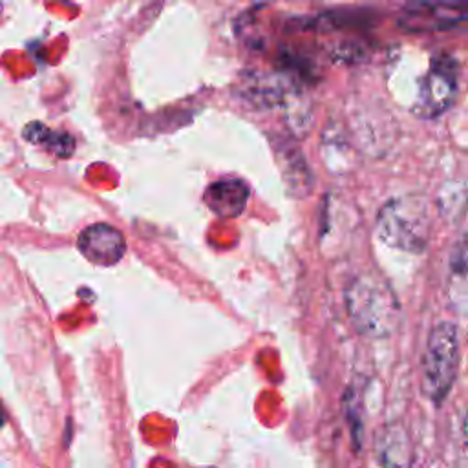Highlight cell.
<instances>
[{"label": "cell", "mask_w": 468, "mask_h": 468, "mask_svg": "<svg viewBox=\"0 0 468 468\" xmlns=\"http://www.w3.org/2000/svg\"><path fill=\"white\" fill-rule=\"evenodd\" d=\"M457 77L459 68L455 58L448 55L433 58L422 80L415 113L422 119H435L442 115L446 110H450L457 97Z\"/></svg>", "instance_id": "4"}, {"label": "cell", "mask_w": 468, "mask_h": 468, "mask_svg": "<svg viewBox=\"0 0 468 468\" xmlns=\"http://www.w3.org/2000/svg\"><path fill=\"white\" fill-rule=\"evenodd\" d=\"M77 249L88 261L112 267L122 260L126 252V241L119 229L108 223H93L82 229L79 234Z\"/></svg>", "instance_id": "5"}, {"label": "cell", "mask_w": 468, "mask_h": 468, "mask_svg": "<svg viewBox=\"0 0 468 468\" xmlns=\"http://www.w3.org/2000/svg\"><path fill=\"white\" fill-rule=\"evenodd\" d=\"M24 137L35 144H42L49 152H53L58 157H68L75 150V141L69 133L55 132L44 126L42 122H31L24 128Z\"/></svg>", "instance_id": "10"}, {"label": "cell", "mask_w": 468, "mask_h": 468, "mask_svg": "<svg viewBox=\"0 0 468 468\" xmlns=\"http://www.w3.org/2000/svg\"><path fill=\"white\" fill-rule=\"evenodd\" d=\"M439 207L446 218L457 216L455 207L463 212L464 210V185L459 183V188H455V181H453V183L442 186L441 197H439Z\"/></svg>", "instance_id": "12"}, {"label": "cell", "mask_w": 468, "mask_h": 468, "mask_svg": "<svg viewBox=\"0 0 468 468\" xmlns=\"http://www.w3.org/2000/svg\"><path fill=\"white\" fill-rule=\"evenodd\" d=\"M344 300L355 329L364 336L384 338L395 331L400 303L386 280L360 274L349 282Z\"/></svg>", "instance_id": "1"}, {"label": "cell", "mask_w": 468, "mask_h": 468, "mask_svg": "<svg viewBox=\"0 0 468 468\" xmlns=\"http://www.w3.org/2000/svg\"><path fill=\"white\" fill-rule=\"evenodd\" d=\"M5 424V411L2 408V402H0V428Z\"/></svg>", "instance_id": "13"}, {"label": "cell", "mask_w": 468, "mask_h": 468, "mask_svg": "<svg viewBox=\"0 0 468 468\" xmlns=\"http://www.w3.org/2000/svg\"><path fill=\"white\" fill-rule=\"evenodd\" d=\"M466 238L464 234L453 243L448 260V298L452 309L459 314L466 311Z\"/></svg>", "instance_id": "8"}, {"label": "cell", "mask_w": 468, "mask_h": 468, "mask_svg": "<svg viewBox=\"0 0 468 468\" xmlns=\"http://www.w3.org/2000/svg\"><path fill=\"white\" fill-rule=\"evenodd\" d=\"M249 186L238 177H227L214 181L203 194L205 205L218 218H238L247 205Z\"/></svg>", "instance_id": "6"}, {"label": "cell", "mask_w": 468, "mask_h": 468, "mask_svg": "<svg viewBox=\"0 0 468 468\" xmlns=\"http://www.w3.org/2000/svg\"><path fill=\"white\" fill-rule=\"evenodd\" d=\"M430 207L420 194H404L389 199L377 216L378 238L399 250L420 254L430 241Z\"/></svg>", "instance_id": "2"}, {"label": "cell", "mask_w": 468, "mask_h": 468, "mask_svg": "<svg viewBox=\"0 0 468 468\" xmlns=\"http://www.w3.org/2000/svg\"><path fill=\"white\" fill-rule=\"evenodd\" d=\"M459 366V331L457 325L442 320L430 331L422 356V391L441 404L455 382Z\"/></svg>", "instance_id": "3"}, {"label": "cell", "mask_w": 468, "mask_h": 468, "mask_svg": "<svg viewBox=\"0 0 468 468\" xmlns=\"http://www.w3.org/2000/svg\"><path fill=\"white\" fill-rule=\"evenodd\" d=\"M289 84L280 75H249L241 86V97L254 108H274L285 102Z\"/></svg>", "instance_id": "7"}, {"label": "cell", "mask_w": 468, "mask_h": 468, "mask_svg": "<svg viewBox=\"0 0 468 468\" xmlns=\"http://www.w3.org/2000/svg\"><path fill=\"white\" fill-rule=\"evenodd\" d=\"M276 157L283 174V179L289 186V190L294 196H305L311 190L313 176L309 170V165H305V159L302 154L291 146V144H280L276 150Z\"/></svg>", "instance_id": "9"}, {"label": "cell", "mask_w": 468, "mask_h": 468, "mask_svg": "<svg viewBox=\"0 0 468 468\" xmlns=\"http://www.w3.org/2000/svg\"><path fill=\"white\" fill-rule=\"evenodd\" d=\"M410 444L408 437L400 428H388L378 435L377 457L382 464H408Z\"/></svg>", "instance_id": "11"}]
</instances>
